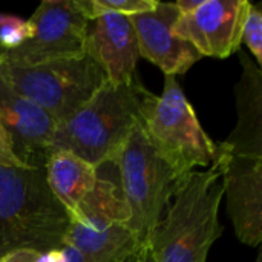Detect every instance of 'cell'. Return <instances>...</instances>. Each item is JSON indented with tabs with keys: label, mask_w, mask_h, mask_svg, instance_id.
I'll list each match as a JSON object with an SVG mask.
<instances>
[{
	"label": "cell",
	"mask_w": 262,
	"mask_h": 262,
	"mask_svg": "<svg viewBox=\"0 0 262 262\" xmlns=\"http://www.w3.org/2000/svg\"><path fill=\"white\" fill-rule=\"evenodd\" d=\"M241 77L235 86L238 120L229 138L216 143V164L236 238L250 247L262 243V71L238 51Z\"/></svg>",
	"instance_id": "6da1fadb"
},
{
	"label": "cell",
	"mask_w": 262,
	"mask_h": 262,
	"mask_svg": "<svg viewBox=\"0 0 262 262\" xmlns=\"http://www.w3.org/2000/svg\"><path fill=\"white\" fill-rule=\"evenodd\" d=\"M71 221L45 169L0 164V258L17 250H61Z\"/></svg>",
	"instance_id": "7a4b0ae2"
},
{
	"label": "cell",
	"mask_w": 262,
	"mask_h": 262,
	"mask_svg": "<svg viewBox=\"0 0 262 262\" xmlns=\"http://www.w3.org/2000/svg\"><path fill=\"white\" fill-rule=\"evenodd\" d=\"M223 200L216 161L206 170L189 173L150 238L154 262H207L212 246L224 230L220 223Z\"/></svg>",
	"instance_id": "3957f363"
},
{
	"label": "cell",
	"mask_w": 262,
	"mask_h": 262,
	"mask_svg": "<svg viewBox=\"0 0 262 262\" xmlns=\"http://www.w3.org/2000/svg\"><path fill=\"white\" fill-rule=\"evenodd\" d=\"M147 92L140 78L123 84L106 81L78 112L57 124L51 154L68 150L97 169L114 163L132 127L141 118Z\"/></svg>",
	"instance_id": "277c9868"
},
{
	"label": "cell",
	"mask_w": 262,
	"mask_h": 262,
	"mask_svg": "<svg viewBox=\"0 0 262 262\" xmlns=\"http://www.w3.org/2000/svg\"><path fill=\"white\" fill-rule=\"evenodd\" d=\"M114 164L118 166L120 192L129 210L127 227L140 249L149 247L170 200L187 177H180L164 160L140 121L132 127Z\"/></svg>",
	"instance_id": "5b68a950"
},
{
	"label": "cell",
	"mask_w": 262,
	"mask_h": 262,
	"mask_svg": "<svg viewBox=\"0 0 262 262\" xmlns=\"http://www.w3.org/2000/svg\"><path fill=\"white\" fill-rule=\"evenodd\" d=\"M140 123L180 177L186 178L193 170L216 161L218 146L203 129L175 75H164L160 95L147 92Z\"/></svg>",
	"instance_id": "8992f818"
},
{
	"label": "cell",
	"mask_w": 262,
	"mask_h": 262,
	"mask_svg": "<svg viewBox=\"0 0 262 262\" xmlns=\"http://www.w3.org/2000/svg\"><path fill=\"white\" fill-rule=\"evenodd\" d=\"M0 78L45 111L57 124L78 112L107 81L101 68L86 54L29 68L3 63Z\"/></svg>",
	"instance_id": "52a82bcc"
},
{
	"label": "cell",
	"mask_w": 262,
	"mask_h": 262,
	"mask_svg": "<svg viewBox=\"0 0 262 262\" xmlns=\"http://www.w3.org/2000/svg\"><path fill=\"white\" fill-rule=\"evenodd\" d=\"M127 223L129 210L120 189L98 172L94 189L72 216L64 244L84 262H134L141 249Z\"/></svg>",
	"instance_id": "ba28073f"
},
{
	"label": "cell",
	"mask_w": 262,
	"mask_h": 262,
	"mask_svg": "<svg viewBox=\"0 0 262 262\" xmlns=\"http://www.w3.org/2000/svg\"><path fill=\"white\" fill-rule=\"evenodd\" d=\"M28 20L34 34L18 48L8 51L6 64L29 68L86 54L91 20L77 0H43Z\"/></svg>",
	"instance_id": "9c48e42d"
},
{
	"label": "cell",
	"mask_w": 262,
	"mask_h": 262,
	"mask_svg": "<svg viewBox=\"0 0 262 262\" xmlns=\"http://www.w3.org/2000/svg\"><path fill=\"white\" fill-rule=\"evenodd\" d=\"M249 5L247 0H203L193 12L178 17L173 32L189 41L201 57L227 58L241 51Z\"/></svg>",
	"instance_id": "30bf717a"
},
{
	"label": "cell",
	"mask_w": 262,
	"mask_h": 262,
	"mask_svg": "<svg viewBox=\"0 0 262 262\" xmlns=\"http://www.w3.org/2000/svg\"><path fill=\"white\" fill-rule=\"evenodd\" d=\"M57 123L37 104L0 78V129L17 160L29 169H45Z\"/></svg>",
	"instance_id": "8fae6325"
},
{
	"label": "cell",
	"mask_w": 262,
	"mask_h": 262,
	"mask_svg": "<svg viewBox=\"0 0 262 262\" xmlns=\"http://www.w3.org/2000/svg\"><path fill=\"white\" fill-rule=\"evenodd\" d=\"M178 17L173 2H158L154 9L130 15L140 57L158 66L164 75H183L203 58L189 41L173 32Z\"/></svg>",
	"instance_id": "7c38bea8"
},
{
	"label": "cell",
	"mask_w": 262,
	"mask_h": 262,
	"mask_svg": "<svg viewBox=\"0 0 262 262\" xmlns=\"http://www.w3.org/2000/svg\"><path fill=\"white\" fill-rule=\"evenodd\" d=\"M84 52L101 68L109 83L123 84L138 78V41L127 15L101 14L92 18L88 28Z\"/></svg>",
	"instance_id": "4fadbf2b"
},
{
	"label": "cell",
	"mask_w": 262,
	"mask_h": 262,
	"mask_svg": "<svg viewBox=\"0 0 262 262\" xmlns=\"http://www.w3.org/2000/svg\"><path fill=\"white\" fill-rule=\"evenodd\" d=\"M45 177L51 192L72 218L81 201L94 189L98 169L72 152L55 150L45 164Z\"/></svg>",
	"instance_id": "5bb4252c"
},
{
	"label": "cell",
	"mask_w": 262,
	"mask_h": 262,
	"mask_svg": "<svg viewBox=\"0 0 262 262\" xmlns=\"http://www.w3.org/2000/svg\"><path fill=\"white\" fill-rule=\"evenodd\" d=\"M83 14L92 20L101 14H121L135 15L150 11L157 6L158 0H77Z\"/></svg>",
	"instance_id": "9a60e30c"
},
{
	"label": "cell",
	"mask_w": 262,
	"mask_h": 262,
	"mask_svg": "<svg viewBox=\"0 0 262 262\" xmlns=\"http://www.w3.org/2000/svg\"><path fill=\"white\" fill-rule=\"evenodd\" d=\"M250 49L253 61L261 68L262 64V3H250L241 32V45Z\"/></svg>",
	"instance_id": "2e32d148"
},
{
	"label": "cell",
	"mask_w": 262,
	"mask_h": 262,
	"mask_svg": "<svg viewBox=\"0 0 262 262\" xmlns=\"http://www.w3.org/2000/svg\"><path fill=\"white\" fill-rule=\"evenodd\" d=\"M34 34V28L29 20H23L12 14L0 12V43L6 51L15 49L29 40Z\"/></svg>",
	"instance_id": "e0dca14e"
},
{
	"label": "cell",
	"mask_w": 262,
	"mask_h": 262,
	"mask_svg": "<svg viewBox=\"0 0 262 262\" xmlns=\"http://www.w3.org/2000/svg\"><path fill=\"white\" fill-rule=\"evenodd\" d=\"M0 164L2 166H20V167H25L17 160V157L14 155L11 143H9L6 134L2 129H0Z\"/></svg>",
	"instance_id": "ac0fdd59"
},
{
	"label": "cell",
	"mask_w": 262,
	"mask_h": 262,
	"mask_svg": "<svg viewBox=\"0 0 262 262\" xmlns=\"http://www.w3.org/2000/svg\"><path fill=\"white\" fill-rule=\"evenodd\" d=\"M40 253L31 252V250H17L11 252L0 258V262H35Z\"/></svg>",
	"instance_id": "d6986e66"
},
{
	"label": "cell",
	"mask_w": 262,
	"mask_h": 262,
	"mask_svg": "<svg viewBox=\"0 0 262 262\" xmlns=\"http://www.w3.org/2000/svg\"><path fill=\"white\" fill-rule=\"evenodd\" d=\"M134 262H154L152 253H150V249H149V247L141 249V252L138 253V256L135 258V261Z\"/></svg>",
	"instance_id": "ffe728a7"
},
{
	"label": "cell",
	"mask_w": 262,
	"mask_h": 262,
	"mask_svg": "<svg viewBox=\"0 0 262 262\" xmlns=\"http://www.w3.org/2000/svg\"><path fill=\"white\" fill-rule=\"evenodd\" d=\"M6 54H8V51L5 49V46L0 43V66L5 63V60H6Z\"/></svg>",
	"instance_id": "44dd1931"
},
{
	"label": "cell",
	"mask_w": 262,
	"mask_h": 262,
	"mask_svg": "<svg viewBox=\"0 0 262 262\" xmlns=\"http://www.w3.org/2000/svg\"><path fill=\"white\" fill-rule=\"evenodd\" d=\"M256 262H261V259H258V261H256Z\"/></svg>",
	"instance_id": "7402d4cb"
}]
</instances>
